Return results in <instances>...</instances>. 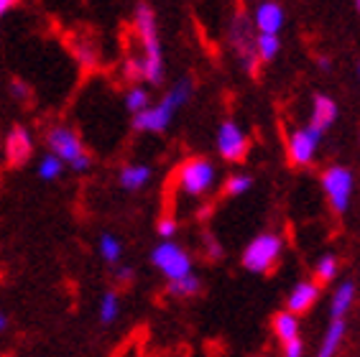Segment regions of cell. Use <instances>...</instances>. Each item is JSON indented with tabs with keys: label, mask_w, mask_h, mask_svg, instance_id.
Returning <instances> with one entry per match:
<instances>
[{
	"label": "cell",
	"mask_w": 360,
	"mask_h": 357,
	"mask_svg": "<svg viewBox=\"0 0 360 357\" xmlns=\"http://www.w3.org/2000/svg\"><path fill=\"white\" fill-rule=\"evenodd\" d=\"M151 263L167 281H174V278L192 273V258H189V253L179 242L174 240H161L159 245L153 247Z\"/></svg>",
	"instance_id": "7"
},
{
	"label": "cell",
	"mask_w": 360,
	"mask_h": 357,
	"mask_svg": "<svg viewBox=\"0 0 360 357\" xmlns=\"http://www.w3.org/2000/svg\"><path fill=\"white\" fill-rule=\"evenodd\" d=\"M222 189H225L228 197H243V194H248L253 189V176H248V174H233V176H228Z\"/></svg>",
	"instance_id": "26"
},
{
	"label": "cell",
	"mask_w": 360,
	"mask_h": 357,
	"mask_svg": "<svg viewBox=\"0 0 360 357\" xmlns=\"http://www.w3.org/2000/svg\"><path fill=\"white\" fill-rule=\"evenodd\" d=\"M174 115H176V110H174L169 103H156V105H148V108H143L141 112H136L133 115V131L139 133H164L172 125Z\"/></svg>",
	"instance_id": "11"
},
{
	"label": "cell",
	"mask_w": 360,
	"mask_h": 357,
	"mask_svg": "<svg viewBox=\"0 0 360 357\" xmlns=\"http://www.w3.org/2000/svg\"><path fill=\"white\" fill-rule=\"evenodd\" d=\"M0 158H3V141H0Z\"/></svg>",
	"instance_id": "36"
},
{
	"label": "cell",
	"mask_w": 360,
	"mask_h": 357,
	"mask_svg": "<svg viewBox=\"0 0 360 357\" xmlns=\"http://www.w3.org/2000/svg\"><path fill=\"white\" fill-rule=\"evenodd\" d=\"M123 77L131 84L141 82V79H143V62L136 59V56H128V59H125V67H123Z\"/></svg>",
	"instance_id": "28"
},
{
	"label": "cell",
	"mask_w": 360,
	"mask_h": 357,
	"mask_svg": "<svg viewBox=\"0 0 360 357\" xmlns=\"http://www.w3.org/2000/svg\"><path fill=\"white\" fill-rule=\"evenodd\" d=\"M355 8H358V11H360V0H355Z\"/></svg>",
	"instance_id": "37"
},
{
	"label": "cell",
	"mask_w": 360,
	"mask_h": 357,
	"mask_svg": "<svg viewBox=\"0 0 360 357\" xmlns=\"http://www.w3.org/2000/svg\"><path fill=\"white\" fill-rule=\"evenodd\" d=\"M338 271H340L338 255L325 253V255H322V258L317 261V266H314V278H317L319 283H330V281H335V275H338Z\"/></svg>",
	"instance_id": "24"
},
{
	"label": "cell",
	"mask_w": 360,
	"mask_h": 357,
	"mask_svg": "<svg viewBox=\"0 0 360 357\" xmlns=\"http://www.w3.org/2000/svg\"><path fill=\"white\" fill-rule=\"evenodd\" d=\"M97 247H100V258H103L108 266H118L120 255H123V242H120V238H115L112 233H103Z\"/></svg>",
	"instance_id": "19"
},
{
	"label": "cell",
	"mask_w": 360,
	"mask_h": 357,
	"mask_svg": "<svg viewBox=\"0 0 360 357\" xmlns=\"http://www.w3.org/2000/svg\"><path fill=\"white\" fill-rule=\"evenodd\" d=\"M202 291V281L192 273L181 275V278H174L169 281V294L176 296V299H189V296H197Z\"/></svg>",
	"instance_id": "21"
},
{
	"label": "cell",
	"mask_w": 360,
	"mask_h": 357,
	"mask_svg": "<svg viewBox=\"0 0 360 357\" xmlns=\"http://www.w3.org/2000/svg\"><path fill=\"white\" fill-rule=\"evenodd\" d=\"M358 79H360V64H358Z\"/></svg>",
	"instance_id": "38"
},
{
	"label": "cell",
	"mask_w": 360,
	"mask_h": 357,
	"mask_svg": "<svg viewBox=\"0 0 360 357\" xmlns=\"http://www.w3.org/2000/svg\"><path fill=\"white\" fill-rule=\"evenodd\" d=\"M46 145H49V151H54L64 164L70 166L72 171L84 174L92 166V156L87 153V148H84L82 138L77 136L72 128H67V125L51 128V131L46 133Z\"/></svg>",
	"instance_id": "4"
},
{
	"label": "cell",
	"mask_w": 360,
	"mask_h": 357,
	"mask_svg": "<svg viewBox=\"0 0 360 357\" xmlns=\"http://www.w3.org/2000/svg\"><path fill=\"white\" fill-rule=\"evenodd\" d=\"M319 69L327 72V69H330V59H319Z\"/></svg>",
	"instance_id": "35"
},
{
	"label": "cell",
	"mask_w": 360,
	"mask_h": 357,
	"mask_svg": "<svg viewBox=\"0 0 360 357\" xmlns=\"http://www.w3.org/2000/svg\"><path fill=\"white\" fill-rule=\"evenodd\" d=\"M299 330H302V322H299V314L284 309L274 316V335L278 337V342H289L294 337H299Z\"/></svg>",
	"instance_id": "17"
},
{
	"label": "cell",
	"mask_w": 360,
	"mask_h": 357,
	"mask_svg": "<svg viewBox=\"0 0 360 357\" xmlns=\"http://www.w3.org/2000/svg\"><path fill=\"white\" fill-rule=\"evenodd\" d=\"M215 181H217V169L205 156L187 158L179 166V171H176V189H179V194L192 197V200H202L205 194L212 192Z\"/></svg>",
	"instance_id": "3"
},
{
	"label": "cell",
	"mask_w": 360,
	"mask_h": 357,
	"mask_svg": "<svg viewBox=\"0 0 360 357\" xmlns=\"http://www.w3.org/2000/svg\"><path fill=\"white\" fill-rule=\"evenodd\" d=\"M34 156V136L23 125H13L3 138V161L11 169H21Z\"/></svg>",
	"instance_id": "10"
},
{
	"label": "cell",
	"mask_w": 360,
	"mask_h": 357,
	"mask_svg": "<svg viewBox=\"0 0 360 357\" xmlns=\"http://www.w3.org/2000/svg\"><path fill=\"white\" fill-rule=\"evenodd\" d=\"M345 332H347V322L345 316H333L330 324H327V332L322 337V344H319V357H333L338 355V350L345 342Z\"/></svg>",
	"instance_id": "15"
},
{
	"label": "cell",
	"mask_w": 360,
	"mask_h": 357,
	"mask_svg": "<svg viewBox=\"0 0 360 357\" xmlns=\"http://www.w3.org/2000/svg\"><path fill=\"white\" fill-rule=\"evenodd\" d=\"M322 189H325V197L333 207V212L345 214L350 209V202H353L355 192V176L347 166H330L322 171Z\"/></svg>",
	"instance_id": "6"
},
{
	"label": "cell",
	"mask_w": 360,
	"mask_h": 357,
	"mask_svg": "<svg viewBox=\"0 0 360 357\" xmlns=\"http://www.w3.org/2000/svg\"><path fill=\"white\" fill-rule=\"evenodd\" d=\"M123 103H125V110L131 112V115H136V112H141L143 108H148L151 100H148V92H146L143 87H131L125 92Z\"/></svg>",
	"instance_id": "27"
},
{
	"label": "cell",
	"mask_w": 360,
	"mask_h": 357,
	"mask_svg": "<svg viewBox=\"0 0 360 357\" xmlns=\"http://www.w3.org/2000/svg\"><path fill=\"white\" fill-rule=\"evenodd\" d=\"M215 145H217V153L222 156V161H228V164H243L248 158V148H250L248 136H245V131H243L236 120L220 123Z\"/></svg>",
	"instance_id": "8"
},
{
	"label": "cell",
	"mask_w": 360,
	"mask_h": 357,
	"mask_svg": "<svg viewBox=\"0 0 360 357\" xmlns=\"http://www.w3.org/2000/svg\"><path fill=\"white\" fill-rule=\"evenodd\" d=\"M6 327H8V316L3 314V311H0V332L6 330Z\"/></svg>",
	"instance_id": "34"
},
{
	"label": "cell",
	"mask_w": 360,
	"mask_h": 357,
	"mask_svg": "<svg viewBox=\"0 0 360 357\" xmlns=\"http://www.w3.org/2000/svg\"><path fill=\"white\" fill-rule=\"evenodd\" d=\"M18 6V0H0V15H6L8 11H13Z\"/></svg>",
	"instance_id": "33"
},
{
	"label": "cell",
	"mask_w": 360,
	"mask_h": 357,
	"mask_svg": "<svg viewBox=\"0 0 360 357\" xmlns=\"http://www.w3.org/2000/svg\"><path fill=\"white\" fill-rule=\"evenodd\" d=\"M72 51H75L77 62L82 64L84 69L97 67V62H100V51H97V46L90 41V39H84V36H79V39L72 41Z\"/></svg>",
	"instance_id": "20"
},
{
	"label": "cell",
	"mask_w": 360,
	"mask_h": 357,
	"mask_svg": "<svg viewBox=\"0 0 360 357\" xmlns=\"http://www.w3.org/2000/svg\"><path fill=\"white\" fill-rule=\"evenodd\" d=\"M11 95H13L15 100H26V97H28V89H26V84H23V82H18V79H13V82H11Z\"/></svg>",
	"instance_id": "31"
},
{
	"label": "cell",
	"mask_w": 360,
	"mask_h": 357,
	"mask_svg": "<svg viewBox=\"0 0 360 357\" xmlns=\"http://www.w3.org/2000/svg\"><path fill=\"white\" fill-rule=\"evenodd\" d=\"M286 21L284 6L276 0H258L256 11H253V26L258 34H281Z\"/></svg>",
	"instance_id": "12"
},
{
	"label": "cell",
	"mask_w": 360,
	"mask_h": 357,
	"mask_svg": "<svg viewBox=\"0 0 360 357\" xmlns=\"http://www.w3.org/2000/svg\"><path fill=\"white\" fill-rule=\"evenodd\" d=\"M322 136L325 133L317 131L314 125H307V128H297L291 131L286 138V153H289V161L294 166H309L317 158L319 143H322Z\"/></svg>",
	"instance_id": "9"
},
{
	"label": "cell",
	"mask_w": 360,
	"mask_h": 357,
	"mask_svg": "<svg viewBox=\"0 0 360 357\" xmlns=\"http://www.w3.org/2000/svg\"><path fill=\"white\" fill-rule=\"evenodd\" d=\"M281 253H284V240H281V235L261 233V235H256L248 245H245L240 263L248 273L266 275L278 266Z\"/></svg>",
	"instance_id": "2"
},
{
	"label": "cell",
	"mask_w": 360,
	"mask_h": 357,
	"mask_svg": "<svg viewBox=\"0 0 360 357\" xmlns=\"http://www.w3.org/2000/svg\"><path fill=\"white\" fill-rule=\"evenodd\" d=\"M281 347H284L286 357H302L304 355V339H302V335L294 337V339H289V342H281Z\"/></svg>",
	"instance_id": "30"
},
{
	"label": "cell",
	"mask_w": 360,
	"mask_h": 357,
	"mask_svg": "<svg viewBox=\"0 0 360 357\" xmlns=\"http://www.w3.org/2000/svg\"><path fill=\"white\" fill-rule=\"evenodd\" d=\"M176 230H179V222L172 214H164L159 220V225H156V233H159L161 240H172L174 235H176Z\"/></svg>",
	"instance_id": "29"
},
{
	"label": "cell",
	"mask_w": 360,
	"mask_h": 357,
	"mask_svg": "<svg viewBox=\"0 0 360 357\" xmlns=\"http://www.w3.org/2000/svg\"><path fill=\"white\" fill-rule=\"evenodd\" d=\"M340 115V108L330 95H314L312 100V115H309V125H314L317 131L327 133L335 125Z\"/></svg>",
	"instance_id": "14"
},
{
	"label": "cell",
	"mask_w": 360,
	"mask_h": 357,
	"mask_svg": "<svg viewBox=\"0 0 360 357\" xmlns=\"http://www.w3.org/2000/svg\"><path fill=\"white\" fill-rule=\"evenodd\" d=\"M115 275H118V281H120V283H128V281L133 278V268H131V266L118 268V273H115Z\"/></svg>",
	"instance_id": "32"
},
{
	"label": "cell",
	"mask_w": 360,
	"mask_h": 357,
	"mask_svg": "<svg viewBox=\"0 0 360 357\" xmlns=\"http://www.w3.org/2000/svg\"><path fill=\"white\" fill-rule=\"evenodd\" d=\"M253 18H248V15L243 13V11H238L236 15H233V23H230L228 28V44L230 48H233V54H236L238 64H240L245 72H256V67L261 62H258V51H256V36L253 34Z\"/></svg>",
	"instance_id": "5"
},
{
	"label": "cell",
	"mask_w": 360,
	"mask_h": 357,
	"mask_svg": "<svg viewBox=\"0 0 360 357\" xmlns=\"http://www.w3.org/2000/svg\"><path fill=\"white\" fill-rule=\"evenodd\" d=\"M256 51H258V62L261 64L274 62L278 56V51H281V39H278V34H258Z\"/></svg>",
	"instance_id": "22"
},
{
	"label": "cell",
	"mask_w": 360,
	"mask_h": 357,
	"mask_svg": "<svg viewBox=\"0 0 360 357\" xmlns=\"http://www.w3.org/2000/svg\"><path fill=\"white\" fill-rule=\"evenodd\" d=\"M319 294H322V283L319 281H299L291 286L289 296H286V309L294 311V314H307L314 304L319 301Z\"/></svg>",
	"instance_id": "13"
},
{
	"label": "cell",
	"mask_w": 360,
	"mask_h": 357,
	"mask_svg": "<svg viewBox=\"0 0 360 357\" xmlns=\"http://www.w3.org/2000/svg\"><path fill=\"white\" fill-rule=\"evenodd\" d=\"M118 181L125 192H141L151 181V166L148 164H128L120 169Z\"/></svg>",
	"instance_id": "16"
},
{
	"label": "cell",
	"mask_w": 360,
	"mask_h": 357,
	"mask_svg": "<svg viewBox=\"0 0 360 357\" xmlns=\"http://www.w3.org/2000/svg\"><path fill=\"white\" fill-rule=\"evenodd\" d=\"M120 316V296L115 291H105L100 299V322L112 324Z\"/></svg>",
	"instance_id": "25"
},
{
	"label": "cell",
	"mask_w": 360,
	"mask_h": 357,
	"mask_svg": "<svg viewBox=\"0 0 360 357\" xmlns=\"http://www.w3.org/2000/svg\"><path fill=\"white\" fill-rule=\"evenodd\" d=\"M355 304V283L345 281L340 283L338 289L333 291V299H330V316H345L347 311L353 309Z\"/></svg>",
	"instance_id": "18"
},
{
	"label": "cell",
	"mask_w": 360,
	"mask_h": 357,
	"mask_svg": "<svg viewBox=\"0 0 360 357\" xmlns=\"http://www.w3.org/2000/svg\"><path fill=\"white\" fill-rule=\"evenodd\" d=\"M133 26L143 46V79L148 84H161L164 82V48H161L159 39V26H156V13L148 3H139L136 15H133Z\"/></svg>",
	"instance_id": "1"
},
{
	"label": "cell",
	"mask_w": 360,
	"mask_h": 357,
	"mask_svg": "<svg viewBox=\"0 0 360 357\" xmlns=\"http://www.w3.org/2000/svg\"><path fill=\"white\" fill-rule=\"evenodd\" d=\"M64 161L59 156H56L54 151H49L46 156H41V161H39V178H44V181H54V178H59L64 174Z\"/></svg>",
	"instance_id": "23"
}]
</instances>
